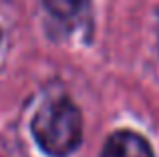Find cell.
I'll list each match as a JSON object with an SVG mask.
<instances>
[{"label": "cell", "mask_w": 159, "mask_h": 157, "mask_svg": "<svg viewBox=\"0 0 159 157\" xmlns=\"http://www.w3.org/2000/svg\"><path fill=\"white\" fill-rule=\"evenodd\" d=\"M30 131L36 145L48 157H69L83 141V117L70 99L44 103L32 117Z\"/></svg>", "instance_id": "obj_1"}, {"label": "cell", "mask_w": 159, "mask_h": 157, "mask_svg": "<svg viewBox=\"0 0 159 157\" xmlns=\"http://www.w3.org/2000/svg\"><path fill=\"white\" fill-rule=\"evenodd\" d=\"M101 157H153V149L143 135L119 129L107 137Z\"/></svg>", "instance_id": "obj_2"}, {"label": "cell", "mask_w": 159, "mask_h": 157, "mask_svg": "<svg viewBox=\"0 0 159 157\" xmlns=\"http://www.w3.org/2000/svg\"><path fill=\"white\" fill-rule=\"evenodd\" d=\"M44 8L61 20H70L75 16H79L87 8L89 0H43Z\"/></svg>", "instance_id": "obj_3"}]
</instances>
